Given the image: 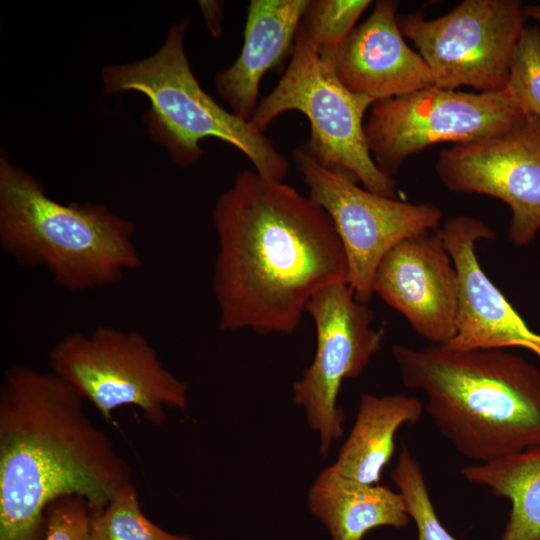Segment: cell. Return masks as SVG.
<instances>
[{
    "mask_svg": "<svg viewBox=\"0 0 540 540\" xmlns=\"http://www.w3.org/2000/svg\"><path fill=\"white\" fill-rule=\"evenodd\" d=\"M212 216L218 240L212 288L222 331L291 334L318 291L348 282L330 216L283 181L240 171Z\"/></svg>",
    "mask_w": 540,
    "mask_h": 540,
    "instance_id": "6da1fadb",
    "label": "cell"
},
{
    "mask_svg": "<svg viewBox=\"0 0 540 540\" xmlns=\"http://www.w3.org/2000/svg\"><path fill=\"white\" fill-rule=\"evenodd\" d=\"M52 371L8 367L0 384V540H37L47 507L77 495L98 511L132 482L128 462Z\"/></svg>",
    "mask_w": 540,
    "mask_h": 540,
    "instance_id": "7a4b0ae2",
    "label": "cell"
},
{
    "mask_svg": "<svg viewBox=\"0 0 540 540\" xmlns=\"http://www.w3.org/2000/svg\"><path fill=\"white\" fill-rule=\"evenodd\" d=\"M403 384L426 395V412L474 464L540 444V369L504 349L392 347Z\"/></svg>",
    "mask_w": 540,
    "mask_h": 540,
    "instance_id": "3957f363",
    "label": "cell"
},
{
    "mask_svg": "<svg viewBox=\"0 0 540 540\" xmlns=\"http://www.w3.org/2000/svg\"><path fill=\"white\" fill-rule=\"evenodd\" d=\"M133 221L101 203H61L0 156V245L19 265L44 268L70 292L117 284L141 267Z\"/></svg>",
    "mask_w": 540,
    "mask_h": 540,
    "instance_id": "277c9868",
    "label": "cell"
},
{
    "mask_svg": "<svg viewBox=\"0 0 540 540\" xmlns=\"http://www.w3.org/2000/svg\"><path fill=\"white\" fill-rule=\"evenodd\" d=\"M189 24L188 17L174 22L164 44L152 56L105 67V93L144 94L150 101L144 116L148 134L179 167L196 163L204 154L200 142L214 137L241 151L261 176L283 181L289 170L287 158L263 132L222 108L200 86L184 50Z\"/></svg>",
    "mask_w": 540,
    "mask_h": 540,
    "instance_id": "5b68a950",
    "label": "cell"
},
{
    "mask_svg": "<svg viewBox=\"0 0 540 540\" xmlns=\"http://www.w3.org/2000/svg\"><path fill=\"white\" fill-rule=\"evenodd\" d=\"M374 103L341 83L333 60L322 58L299 26L284 74L249 123L263 132L286 111L303 113L311 129L305 145L320 163L348 172L373 193L397 198L394 179L378 169L364 134V115Z\"/></svg>",
    "mask_w": 540,
    "mask_h": 540,
    "instance_id": "8992f818",
    "label": "cell"
},
{
    "mask_svg": "<svg viewBox=\"0 0 540 540\" xmlns=\"http://www.w3.org/2000/svg\"><path fill=\"white\" fill-rule=\"evenodd\" d=\"M49 370L70 384L101 416L136 406L146 421L161 426L167 408L185 409L187 384L162 363L157 350L139 331L98 326L74 331L48 354Z\"/></svg>",
    "mask_w": 540,
    "mask_h": 540,
    "instance_id": "52a82bcc",
    "label": "cell"
},
{
    "mask_svg": "<svg viewBox=\"0 0 540 540\" xmlns=\"http://www.w3.org/2000/svg\"><path fill=\"white\" fill-rule=\"evenodd\" d=\"M309 196L330 216L348 265V284L355 298L367 304L383 257L398 243L441 226L442 213L433 203H410L373 193L357 185L348 172L320 163L304 144L292 152Z\"/></svg>",
    "mask_w": 540,
    "mask_h": 540,
    "instance_id": "ba28073f",
    "label": "cell"
},
{
    "mask_svg": "<svg viewBox=\"0 0 540 540\" xmlns=\"http://www.w3.org/2000/svg\"><path fill=\"white\" fill-rule=\"evenodd\" d=\"M524 116L505 88L467 93L434 85L376 101L364 122V134L376 166L393 178L408 157L430 145L492 137Z\"/></svg>",
    "mask_w": 540,
    "mask_h": 540,
    "instance_id": "9c48e42d",
    "label": "cell"
},
{
    "mask_svg": "<svg viewBox=\"0 0 540 540\" xmlns=\"http://www.w3.org/2000/svg\"><path fill=\"white\" fill-rule=\"evenodd\" d=\"M524 10L518 0H465L436 19L418 13L397 20L430 68L435 86L497 92L507 83L513 50L525 27Z\"/></svg>",
    "mask_w": 540,
    "mask_h": 540,
    "instance_id": "30bf717a",
    "label": "cell"
},
{
    "mask_svg": "<svg viewBox=\"0 0 540 540\" xmlns=\"http://www.w3.org/2000/svg\"><path fill=\"white\" fill-rule=\"evenodd\" d=\"M317 335L312 363L293 386V401L305 410L309 428L319 433L327 455L343 435L345 415L337 399L346 379L359 376L381 348L384 333L372 326L373 312L355 298L348 282L324 287L309 301Z\"/></svg>",
    "mask_w": 540,
    "mask_h": 540,
    "instance_id": "8fae6325",
    "label": "cell"
},
{
    "mask_svg": "<svg viewBox=\"0 0 540 540\" xmlns=\"http://www.w3.org/2000/svg\"><path fill=\"white\" fill-rule=\"evenodd\" d=\"M435 169L449 190L492 196L512 217L507 238L527 246L540 231V118L524 116L509 130L442 150Z\"/></svg>",
    "mask_w": 540,
    "mask_h": 540,
    "instance_id": "7c38bea8",
    "label": "cell"
},
{
    "mask_svg": "<svg viewBox=\"0 0 540 540\" xmlns=\"http://www.w3.org/2000/svg\"><path fill=\"white\" fill-rule=\"evenodd\" d=\"M458 292L457 270L438 229L395 245L373 280V293L434 345H445L456 334Z\"/></svg>",
    "mask_w": 540,
    "mask_h": 540,
    "instance_id": "4fadbf2b",
    "label": "cell"
},
{
    "mask_svg": "<svg viewBox=\"0 0 540 540\" xmlns=\"http://www.w3.org/2000/svg\"><path fill=\"white\" fill-rule=\"evenodd\" d=\"M458 274L456 334L444 346L459 351L522 347L540 358V334L532 331L489 279L476 256V243L495 238L483 221L466 215L438 229Z\"/></svg>",
    "mask_w": 540,
    "mask_h": 540,
    "instance_id": "5bb4252c",
    "label": "cell"
},
{
    "mask_svg": "<svg viewBox=\"0 0 540 540\" xmlns=\"http://www.w3.org/2000/svg\"><path fill=\"white\" fill-rule=\"evenodd\" d=\"M397 8L396 1H377L369 17L354 28L333 59L341 83L375 102L434 86L427 63L404 40Z\"/></svg>",
    "mask_w": 540,
    "mask_h": 540,
    "instance_id": "9a60e30c",
    "label": "cell"
},
{
    "mask_svg": "<svg viewBox=\"0 0 540 540\" xmlns=\"http://www.w3.org/2000/svg\"><path fill=\"white\" fill-rule=\"evenodd\" d=\"M309 0H251L239 56L215 76L231 112L249 121L258 106L264 74L279 66L294 42Z\"/></svg>",
    "mask_w": 540,
    "mask_h": 540,
    "instance_id": "2e32d148",
    "label": "cell"
},
{
    "mask_svg": "<svg viewBox=\"0 0 540 540\" xmlns=\"http://www.w3.org/2000/svg\"><path fill=\"white\" fill-rule=\"evenodd\" d=\"M308 505L332 540H362L372 529H400L411 520L400 492L347 477L334 464L323 469L313 482Z\"/></svg>",
    "mask_w": 540,
    "mask_h": 540,
    "instance_id": "e0dca14e",
    "label": "cell"
},
{
    "mask_svg": "<svg viewBox=\"0 0 540 540\" xmlns=\"http://www.w3.org/2000/svg\"><path fill=\"white\" fill-rule=\"evenodd\" d=\"M422 413L423 405L414 396L363 394L354 425L334 465L347 477L378 484L394 454L397 430L406 423H417Z\"/></svg>",
    "mask_w": 540,
    "mask_h": 540,
    "instance_id": "ac0fdd59",
    "label": "cell"
},
{
    "mask_svg": "<svg viewBox=\"0 0 540 540\" xmlns=\"http://www.w3.org/2000/svg\"><path fill=\"white\" fill-rule=\"evenodd\" d=\"M460 473L510 501L499 540H540V444L487 463H473Z\"/></svg>",
    "mask_w": 540,
    "mask_h": 540,
    "instance_id": "d6986e66",
    "label": "cell"
},
{
    "mask_svg": "<svg viewBox=\"0 0 540 540\" xmlns=\"http://www.w3.org/2000/svg\"><path fill=\"white\" fill-rule=\"evenodd\" d=\"M91 540H193L166 531L142 511L135 484L123 487L105 507L91 511Z\"/></svg>",
    "mask_w": 540,
    "mask_h": 540,
    "instance_id": "ffe728a7",
    "label": "cell"
},
{
    "mask_svg": "<svg viewBox=\"0 0 540 540\" xmlns=\"http://www.w3.org/2000/svg\"><path fill=\"white\" fill-rule=\"evenodd\" d=\"M370 0H309L300 28L322 58L333 60Z\"/></svg>",
    "mask_w": 540,
    "mask_h": 540,
    "instance_id": "44dd1931",
    "label": "cell"
},
{
    "mask_svg": "<svg viewBox=\"0 0 540 540\" xmlns=\"http://www.w3.org/2000/svg\"><path fill=\"white\" fill-rule=\"evenodd\" d=\"M391 479L402 494L417 527L416 540H457L440 521L422 468L406 446L400 451Z\"/></svg>",
    "mask_w": 540,
    "mask_h": 540,
    "instance_id": "7402d4cb",
    "label": "cell"
},
{
    "mask_svg": "<svg viewBox=\"0 0 540 540\" xmlns=\"http://www.w3.org/2000/svg\"><path fill=\"white\" fill-rule=\"evenodd\" d=\"M505 90L525 115L540 118V29L525 26L513 50Z\"/></svg>",
    "mask_w": 540,
    "mask_h": 540,
    "instance_id": "603a6c76",
    "label": "cell"
},
{
    "mask_svg": "<svg viewBox=\"0 0 540 540\" xmlns=\"http://www.w3.org/2000/svg\"><path fill=\"white\" fill-rule=\"evenodd\" d=\"M44 540H91V508L77 495L53 501L45 512Z\"/></svg>",
    "mask_w": 540,
    "mask_h": 540,
    "instance_id": "cb8c5ba5",
    "label": "cell"
},
{
    "mask_svg": "<svg viewBox=\"0 0 540 540\" xmlns=\"http://www.w3.org/2000/svg\"><path fill=\"white\" fill-rule=\"evenodd\" d=\"M208 29L214 37L221 35L223 3L219 1H199Z\"/></svg>",
    "mask_w": 540,
    "mask_h": 540,
    "instance_id": "d4e9b609",
    "label": "cell"
},
{
    "mask_svg": "<svg viewBox=\"0 0 540 540\" xmlns=\"http://www.w3.org/2000/svg\"><path fill=\"white\" fill-rule=\"evenodd\" d=\"M524 12L526 17H533L540 22V5L526 7Z\"/></svg>",
    "mask_w": 540,
    "mask_h": 540,
    "instance_id": "484cf974",
    "label": "cell"
}]
</instances>
